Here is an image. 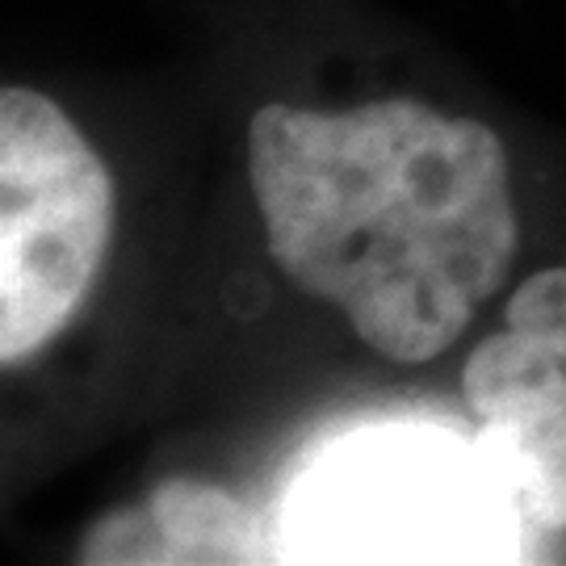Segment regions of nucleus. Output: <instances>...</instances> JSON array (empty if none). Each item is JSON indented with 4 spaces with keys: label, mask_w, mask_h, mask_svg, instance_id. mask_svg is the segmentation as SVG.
I'll list each match as a JSON object with an SVG mask.
<instances>
[{
    "label": "nucleus",
    "mask_w": 566,
    "mask_h": 566,
    "mask_svg": "<svg viewBox=\"0 0 566 566\" xmlns=\"http://www.w3.org/2000/svg\"><path fill=\"white\" fill-rule=\"evenodd\" d=\"M479 446L537 528H566V269L533 273L462 369Z\"/></svg>",
    "instance_id": "4"
},
{
    "label": "nucleus",
    "mask_w": 566,
    "mask_h": 566,
    "mask_svg": "<svg viewBox=\"0 0 566 566\" xmlns=\"http://www.w3.org/2000/svg\"><path fill=\"white\" fill-rule=\"evenodd\" d=\"M114 243V181L51 97L0 93V361L21 365L81 315Z\"/></svg>",
    "instance_id": "3"
},
{
    "label": "nucleus",
    "mask_w": 566,
    "mask_h": 566,
    "mask_svg": "<svg viewBox=\"0 0 566 566\" xmlns=\"http://www.w3.org/2000/svg\"><path fill=\"white\" fill-rule=\"evenodd\" d=\"M147 525L172 549V563H243L256 558L252 521L231 495L202 483H168L147 504Z\"/></svg>",
    "instance_id": "5"
},
{
    "label": "nucleus",
    "mask_w": 566,
    "mask_h": 566,
    "mask_svg": "<svg viewBox=\"0 0 566 566\" xmlns=\"http://www.w3.org/2000/svg\"><path fill=\"white\" fill-rule=\"evenodd\" d=\"M248 177L285 282L336 303L399 365L441 357L521 248L500 135L411 97L340 114L264 105Z\"/></svg>",
    "instance_id": "1"
},
{
    "label": "nucleus",
    "mask_w": 566,
    "mask_h": 566,
    "mask_svg": "<svg viewBox=\"0 0 566 566\" xmlns=\"http://www.w3.org/2000/svg\"><path fill=\"white\" fill-rule=\"evenodd\" d=\"M533 521L470 437L369 424L315 453L282 500L290 563H516Z\"/></svg>",
    "instance_id": "2"
}]
</instances>
